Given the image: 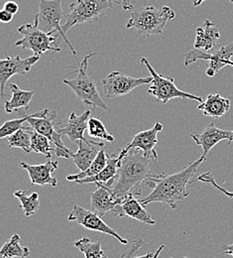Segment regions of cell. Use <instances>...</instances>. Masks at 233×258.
<instances>
[{
  "label": "cell",
  "mask_w": 233,
  "mask_h": 258,
  "mask_svg": "<svg viewBox=\"0 0 233 258\" xmlns=\"http://www.w3.org/2000/svg\"><path fill=\"white\" fill-rule=\"evenodd\" d=\"M88 132L89 135L93 138H100L102 141H107L114 143L115 138L107 131L103 122L99 118L92 117L88 122Z\"/></svg>",
  "instance_id": "obj_30"
},
{
  "label": "cell",
  "mask_w": 233,
  "mask_h": 258,
  "mask_svg": "<svg viewBox=\"0 0 233 258\" xmlns=\"http://www.w3.org/2000/svg\"><path fill=\"white\" fill-rule=\"evenodd\" d=\"M96 186L98 189L91 194V210L102 218L107 212H112L121 201L114 197L106 185L97 183Z\"/></svg>",
  "instance_id": "obj_19"
},
{
  "label": "cell",
  "mask_w": 233,
  "mask_h": 258,
  "mask_svg": "<svg viewBox=\"0 0 233 258\" xmlns=\"http://www.w3.org/2000/svg\"><path fill=\"white\" fill-rule=\"evenodd\" d=\"M31 149L37 154L44 155L49 160L52 158V152L55 151V149H53L50 145V140L47 137L39 134L35 130L31 139Z\"/></svg>",
  "instance_id": "obj_31"
},
{
  "label": "cell",
  "mask_w": 233,
  "mask_h": 258,
  "mask_svg": "<svg viewBox=\"0 0 233 258\" xmlns=\"http://www.w3.org/2000/svg\"><path fill=\"white\" fill-rule=\"evenodd\" d=\"M171 258H175V257H171ZM181 258H188V257H186V256H183V257H181Z\"/></svg>",
  "instance_id": "obj_43"
},
{
  "label": "cell",
  "mask_w": 233,
  "mask_h": 258,
  "mask_svg": "<svg viewBox=\"0 0 233 258\" xmlns=\"http://www.w3.org/2000/svg\"><path fill=\"white\" fill-rule=\"evenodd\" d=\"M220 38V32L216 25L211 21L205 20L202 27L197 28V37L195 41V49L209 52L217 44Z\"/></svg>",
  "instance_id": "obj_21"
},
{
  "label": "cell",
  "mask_w": 233,
  "mask_h": 258,
  "mask_svg": "<svg viewBox=\"0 0 233 258\" xmlns=\"http://www.w3.org/2000/svg\"><path fill=\"white\" fill-rule=\"evenodd\" d=\"M27 117H28V115H25L22 118L8 120L5 123H3V125L0 128V138L1 139L5 138V137L7 138L8 136L12 135L16 131L25 128L26 127L25 122H27Z\"/></svg>",
  "instance_id": "obj_32"
},
{
  "label": "cell",
  "mask_w": 233,
  "mask_h": 258,
  "mask_svg": "<svg viewBox=\"0 0 233 258\" xmlns=\"http://www.w3.org/2000/svg\"><path fill=\"white\" fill-rule=\"evenodd\" d=\"M175 17V11L169 6H163L161 9L150 5L141 6L131 11L126 28H134L139 35L144 36L161 35L166 28L167 23Z\"/></svg>",
  "instance_id": "obj_3"
},
{
  "label": "cell",
  "mask_w": 233,
  "mask_h": 258,
  "mask_svg": "<svg viewBox=\"0 0 233 258\" xmlns=\"http://www.w3.org/2000/svg\"><path fill=\"white\" fill-rule=\"evenodd\" d=\"M34 129L29 125L24 129H20L7 137V145L12 148H20L26 153H30L31 149V139Z\"/></svg>",
  "instance_id": "obj_27"
},
{
  "label": "cell",
  "mask_w": 233,
  "mask_h": 258,
  "mask_svg": "<svg viewBox=\"0 0 233 258\" xmlns=\"http://www.w3.org/2000/svg\"><path fill=\"white\" fill-rule=\"evenodd\" d=\"M221 252L224 254L231 255L233 257V243L232 244H223L221 247Z\"/></svg>",
  "instance_id": "obj_38"
},
{
  "label": "cell",
  "mask_w": 233,
  "mask_h": 258,
  "mask_svg": "<svg viewBox=\"0 0 233 258\" xmlns=\"http://www.w3.org/2000/svg\"><path fill=\"white\" fill-rule=\"evenodd\" d=\"M94 56H96V53L93 52L86 56L81 62L77 70L75 72H72V74L77 73L76 78L72 80L65 79L63 80V83L68 86L77 98L82 100L86 105L100 107L108 111L109 107L100 97L95 80L87 74L89 68V60Z\"/></svg>",
  "instance_id": "obj_4"
},
{
  "label": "cell",
  "mask_w": 233,
  "mask_h": 258,
  "mask_svg": "<svg viewBox=\"0 0 233 258\" xmlns=\"http://www.w3.org/2000/svg\"><path fill=\"white\" fill-rule=\"evenodd\" d=\"M13 19V14L5 11L4 9L1 10L0 12V21L3 22V23H9L11 22Z\"/></svg>",
  "instance_id": "obj_37"
},
{
  "label": "cell",
  "mask_w": 233,
  "mask_h": 258,
  "mask_svg": "<svg viewBox=\"0 0 233 258\" xmlns=\"http://www.w3.org/2000/svg\"><path fill=\"white\" fill-rule=\"evenodd\" d=\"M142 64H145L148 69L151 77H152V83L150 84V87L148 89L149 95L153 96L156 98V100L159 102L167 103L171 99L174 98H183V99H191V100H197L199 102H202V98L192 94H189L187 92L181 91L178 89V87L175 84V81L172 77H164L161 74H158L152 64H150L147 60V58L141 59Z\"/></svg>",
  "instance_id": "obj_7"
},
{
  "label": "cell",
  "mask_w": 233,
  "mask_h": 258,
  "mask_svg": "<svg viewBox=\"0 0 233 258\" xmlns=\"http://www.w3.org/2000/svg\"><path fill=\"white\" fill-rule=\"evenodd\" d=\"M229 98L221 97L219 94H212L200 103L198 109L201 110L204 115L209 117H221L230 109Z\"/></svg>",
  "instance_id": "obj_22"
},
{
  "label": "cell",
  "mask_w": 233,
  "mask_h": 258,
  "mask_svg": "<svg viewBox=\"0 0 233 258\" xmlns=\"http://www.w3.org/2000/svg\"><path fill=\"white\" fill-rule=\"evenodd\" d=\"M110 0H76L69 4V12L66 22L62 25V30L66 35L67 31L75 25L97 21L100 14L112 7Z\"/></svg>",
  "instance_id": "obj_8"
},
{
  "label": "cell",
  "mask_w": 233,
  "mask_h": 258,
  "mask_svg": "<svg viewBox=\"0 0 233 258\" xmlns=\"http://www.w3.org/2000/svg\"><path fill=\"white\" fill-rule=\"evenodd\" d=\"M144 245V240L140 237H137L133 240L131 246L122 254L121 258H133L134 255L139 251V249Z\"/></svg>",
  "instance_id": "obj_34"
},
{
  "label": "cell",
  "mask_w": 233,
  "mask_h": 258,
  "mask_svg": "<svg viewBox=\"0 0 233 258\" xmlns=\"http://www.w3.org/2000/svg\"><path fill=\"white\" fill-rule=\"evenodd\" d=\"M226 66H232L233 67V62L230 60V61H227L226 62Z\"/></svg>",
  "instance_id": "obj_42"
},
{
  "label": "cell",
  "mask_w": 233,
  "mask_h": 258,
  "mask_svg": "<svg viewBox=\"0 0 233 258\" xmlns=\"http://www.w3.org/2000/svg\"><path fill=\"white\" fill-rule=\"evenodd\" d=\"M3 9L5 11H7V12H9V13L14 15V14H16L18 12L19 6H18V4L15 1H7V2H5L4 6H3Z\"/></svg>",
  "instance_id": "obj_35"
},
{
  "label": "cell",
  "mask_w": 233,
  "mask_h": 258,
  "mask_svg": "<svg viewBox=\"0 0 233 258\" xmlns=\"http://www.w3.org/2000/svg\"><path fill=\"white\" fill-rule=\"evenodd\" d=\"M76 144L79 146V150L76 153L71 152L70 158L72 159L80 172L88 170L97 158L100 149L105 146L103 142H97L95 140H81L77 141Z\"/></svg>",
  "instance_id": "obj_18"
},
{
  "label": "cell",
  "mask_w": 233,
  "mask_h": 258,
  "mask_svg": "<svg viewBox=\"0 0 233 258\" xmlns=\"http://www.w3.org/2000/svg\"><path fill=\"white\" fill-rule=\"evenodd\" d=\"M191 137L194 141L201 146L203 157H206L208 152L220 141L227 140L229 144L233 141V130H223L218 128L214 125V123H210L206 125L203 130H201L198 134H192Z\"/></svg>",
  "instance_id": "obj_16"
},
{
  "label": "cell",
  "mask_w": 233,
  "mask_h": 258,
  "mask_svg": "<svg viewBox=\"0 0 233 258\" xmlns=\"http://www.w3.org/2000/svg\"><path fill=\"white\" fill-rule=\"evenodd\" d=\"M112 3L120 4L125 11H132L133 10V4L132 0H110Z\"/></svg>",
  "instance_id": "obj_36"
},
{
  "label": "cell",
  "mask_w": 233,
  "mask_h": 258,
  "mask_svg": "<svg viewBox=\"0 0 233 258\" xmlns=\"http://www.w3.org/2000/svg\"><path fill=\"white\" fill-rule=\"evenodd\" d=\"M105 147V146H104ZM102 147L100 149V153L98 154L97 158L95 159V161L93 162V164L91 165V167L84 171V172H79L77 174H73V175H67V181H80L86 178H90V177H94L98 174H100V172L106 167L107 161H108V157L109 154H107L105 152V148Z\"/></svg>",
  "instance_id": "obj_25"
},
{
  "label": "cell",
  "mask_w": 233,
  "mask_h": 258,
  "mask_svg": "<svg viewBox=\"0 0 233 258\" xmlns=\"http://www.w3.org/2000/svg\"><path fill=\"white\" fill-rule=\"evenodd\" d=\"M27 123L39 134L47 137L51 142L56 145L55 153L58 157H64L66 159L70 158V151L64 144L62 140V134L59 132L58 125L61 122H57V112L55 110L50 111L45 108L39 112L28 115Z\"/></svg>",
  "instance_id": "obj_5"
},
{
  "label": "cell",
  "mask_w": 233,
  "mask_h": 258,
  "mask_svg": "<svg viewBox=\"0 0 233 258\" xmlns=\"http://www.w3.org/2000/svg\"><path fill=\"white\" fill-rule=\"evenodd\" d=\"M12 96L10 99L5 100V111L7 113L20 112L22 109L28 110L29 103L32 100L35 92L34 91H24L20 89L15 84L9 85Z\"/></svg>",
  "instance_id": "obj_23"
},
{
  "label": "cell",
  "mask_w": 233,
  "mask_h": 258,
  "mask_svg": "<svg viewBox=\"0 0 233 258\" xmlns=\"http://www.w3.org/2000/svg\"><path fill=\"white\" fill-rule=\"evenodd\" d=\"M40 60V56L33 55L29 58L22 59L19 56H6L5 59L0 60V94L5 98V85L8 80L16 75L27 74L34 64Z\"/></svg>",
  "instance_id": "obj_13"
},
{
  "label": "cell",
  "mask_w": 233,
  "mask_h": 258,
  "mask_svg": "<svg viewBox=\"0 0 233 258\" xmlns=\"http://www.w3.org/2000/svg\"><path fill=\"white\" fill-rule=\"evenodd\" d=\"M66 16L67 14H65L62 9V0H40L39 12L35 16L34 23L43 32L60 33L61 37L66 41L71 50V53L76 56L74 48L62 30L61 21Z\"/></svg>",
  "instance_id": "obj_9"
},
{
  "label": "cell",
  "mask_w": 233,
  "mask_h": 258,
  "mask_svg": "<svg viewBox=\"0 0 233 258\" xmlns=\"http://www.w3.org/2000/svg\"><path fill=\"white\" fill-rule=\"evenodd\" d=\"M14 196L19 199L20 207L23 210L25 216L32 217L34 214L40 208V201H39V194L30 191H16L14 192Z\"/></svg>",
  "instance_id": "obj_28"
},
{
  "label": "cell",
  "mask_w": 233,
  "mask_h": 258,
  "mask_svg": "<svg viewBox=\"0 0 233 258\" xmlns=\"http://www.w3.org/2000/svg\"><path fill=\"white\" fill-rule=\"evenodd\" d=\"M20 166L25 169L30 177L33 185L46 186L50 185L54 188L58 185V180L53 177V173L58 169V162L49 161L40 165H30L28 163H20Z\"/></svg>",
  "instance_id": "obj_17"
},
{
  "label": "cell",
  "mask_w": 233,
  "mask_h": 258,
  "mask_svg": "<svg viewBox=\"0 0 233 258\" xmlns=\"http://www.w3.org/2000/svg\"><path fill=\"white\" fill-rule=\"evenodd\" d=\"M204 1H206V0H193V5H194V7H198V6H200ZM229 1L233 4V0H229Z\"/></svg>",
  "instance_id": "obj_39"
},
{
  "label": "cell",
  "mask_w": 233,
  "mask_h": 258,
  "mask_svg": "<svg viewBox=\"0 0 233 258\" xmlns=\"http://www.w3.org/2000/svg\"><path fill=\"white\" fill-rule=\"evenodd\" d=\"M152 80L151 76L147 78H132L119 72H112L101 81V84L105 97L116 98L130 94L138 87L151 84Z\"/></svg>",
  "instance_id": "obj_10"
},
{
  "label": "cell",
  "mask_w": 233,
  "mask_h": 258,
  "mask_svg": "<svg viewBox=\"0 0 233 258\" xmlns=\"http://www.w3.org/2000/svg\"><path fill=\"white\" fill-rule=\"evenodd\" d=\"M205 160L206 157L201 156L198 160L188 165L184 170L175 174L151 175L145 183L149 188H152V192L139 201L144 207L150 203H162L176 210L177 203L189 196L187 185L198 172L200 164Z\"/></svg>",
  "instance_id": "obj_1"
},
{
  "label": "cell",
  "mask_w": 233,
  "mask_h": 258,
  "mask_svg": "<svg viewBox=\"0 0 233 258\" xmlns=\"http://www.w3.org/2000/svg\"><path fill=\"white\" fill-rule=\"evenodd\" d=\"M74 246L85 254L86 258H109L104 253L101 247V242L92 241L89 237L76 240Z\"/></svg>",
  "instance_id": "obj_29"
},
{
  "label": "cell",
  "mask_w": 233,
  "mask_h": 258,
  "mask_svg": "<svg viewBox=\"0 0 233 258\" xmlns=\"http://www.w3.org/2000/svg\"><path fill=\"white\" fill-rule=\"evenodd\" d=\"M0 254L4 258H26L30 255V250L27 246L21 244L19 234L15 233L3 244Z\"/></svg>",
  "instance_id": "obj_26"
},
{
  "label": "cell",
  "mask_w": 233,
  "mask_h": 258,
  "mask_svg": "<svg viewBox=\"0 0 233 258\" xmlns=\"http://www.w3.org/2000/svg\"><path fill=\"white\" fill-rule=\"evenodd\" d=\"M233 58V42L220 47L213 52H205L199 49H194L185 58V66H190L199 60L208 61L209 64L206 70L208 77H214L222 68L226 66V62Z\"/></svg>",
  "instance_id": "obj_11"
},
{
  "label": "cell",
  "mask_w": 233,
  "mask_h": 258,
  "mask_svg": "<svg viewBox=\"0 0 233 258\" xmlns=\"http://www.w3.org/2000/svg\"><path fill=\"white\" fill-rule=\"evenodd\" d=\"M154 256V254H152V253H147V254H145V255H142V256H134L133 258H153Z\"/></svg>",
  "instance_id": "obj_41"
},
{
  "label": "cell",
  "mask_w": 233,
  "mask_h": 258,
  "mask_svg": "<svg viewBox=\"0 0 233 258\" xmlns=\"http://www.w3.org/2000/svg\"><path fill=\"white\" fill-rule=\"evenodd\" d=\"M18 32L23 37L16 41L15 46L23 49L32 50L35 55L41 56L47 52H61V49L57 46L59 44V38H62L60 33L43 32L37 25L25 24L18 27Z\"/></svg>",
  "instance_id": "obj_6"
},
{
  "label": "cell",
  "mask_w": 233,
  "mask_h": 258,
  "mask_svg": "<svg viewBox=\"0 0 233 258\" xmlns=\"http://www.w3.org/2000/svg\"><path fill=\"white\" fill-rule=\"evenodd\" d=\"M121 158H122V156L120 155V153L118 155H116V154L109 155L106 167L100 172V174H98L94 177H90V178H86V179L76 181L75 183H77V184H97V183L107 184L112 179H114V177L116 176Z\"/></svg>",
  "instance_id": "obj_24"
},
{
  "label": "cell",
  "mask_w": 233,
  "mask_h": 258,
  "mask_svg": "<svg viewBox=\"0 0 233 258\" xmlns=\"http://www.w3.org/2000/svg\"><path fill=\"white\" fill-rule=\"evenodd\" d=\"M111 213L114 217L131 218L150 226H154L156 224L152 216L145 210V207L141 204V202L135 199L134 194H129L118 206L114 208Z\"/></svg>",
  "instance_id": "obj_15"
},
{
  "label": "cell",
  "mask_w": 233,
  "mask_h": 258,
  "mask_svg": "<svg viewBox=\"0 0 233 258\" xmlns=\"http://www.w3.org/2000/svg\"><path fill=\"white\" fill-rule=\"evenodd\" d=\"M203 182V183H206V184H209L211 186H213L215 189H217L220 193L223 194L224 196H226L227 198L229 199H233V193L232 192H229L227 191L226 189H224L223 187H221L220 185H218L213 177V175L210 173V172H206V173H203L201 174L200 176H199V178L196 180V181H193L191 183H194V182Z\"/></svg>",
  "instance_id": "obj_33"
},
{
  "label": "cell",
  "mask_w": 233,
  "mask_h": 258,
  "mask_svg": "<svg viewBox=\"0 0 233 258\" xmlns=\"http://www.w3.org/2000/svg\"><path fill=\"white\" fill-rule=\"evenodd\" d=\"M91 115V110H86L82 114L77 115L75 112L69 114L67 124L64 127L59 128V132L62 135H66L70 141H86L85 131L88 129V119Z\"/></svg>",
  "instance_id": "obj_20"
},
{
  "label": "cell",
  "mask_w": 233,
  "mask_h": 258,
  "mask_svg": "<svg viewBox=\"0 0 233 258\" xmlns=\"http://www.w3.org/2000/svg\"><path fill=\"white\" fill-rule=\"evenodd\" d=\"M67 220L69 222H76L79 225L84 226L87 229L109 234L118 239L119 242H121L122 244L128 243L127 239L118 234V232L111 228V226L106 225L101 219V217L94 213L92 210H87L81 206L74 205L72 211L67 217Z\"/></svg>",
  "instance_id": "obj_12"
},
{
  "label": "cell",
  "mask_w": 233,
  "mask_h": 258,
  "mask_svg": "<svg viewBox=\"0 0 233 258\" xmlns=\"http://www.w3.org/2000/svg\"><path fill=\"white\" fill-rule=\"evenodd\" d=\"M122 156L117 174L106 185L109 190L119 201H123L129 194L141 196V186L143 182L151 176L150 162L151 159L144 156L139 149H131L126 152L122 149Z\"/></svg>",
  "instance_id": "obj_2"
},
{
  "label": "cell",
  "mask_w": 233,
  "mask_h": 258,
  "mask_svg": "<svg viewBox=\"0 0 233 258\" xmlns=\"http://www.w3.org/2000/svg\"><path fill=\"white\" fill-rule=\"evenodd\" d=\"M164 126L161 122L157 121L151 129L141 131L136 134L129 144L123 149L129 152L131 149H139L143 152L144 156L151 159L152 161L158 162V154L155 150V146L158 143V134L163 130Z\"/></svg>",
  "instance_id": "obj_14"
},
{
  "label": "cell",
  "mask_w": 233,
  "mask_h": 258,
  "mask_svg": "<svg viewBox=\"0 0 233 258\" xmlns=\"http://www.w3.org/2000/svg\"><path fill=\"white\" fill-rule=\"evenodd\" d=\"M163 249H165V245H161V246L156 250V252L154 253V256H153V258L159 257V255H160V253L162 252V250H163Z\"/></svg>",
  "instance_id": "obj_40"
}]
</instances>
